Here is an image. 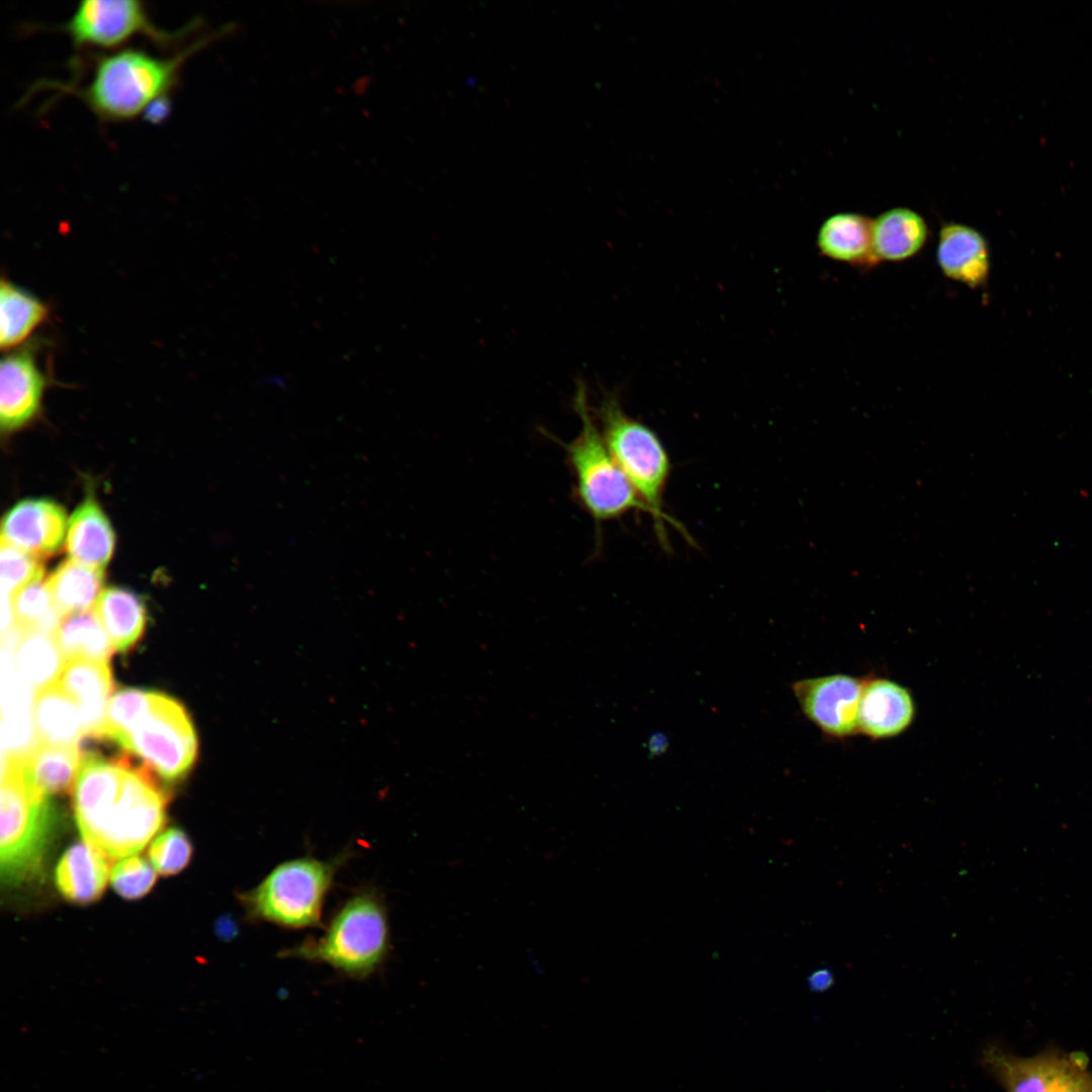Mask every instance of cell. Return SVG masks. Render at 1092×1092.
<instances>
[{
    "label": "cell",
    "mask_w": 1092,
    "mask_h": 1092,
    "mask_svg": "<svg viewBox=\"0 0 1092 1092\" xmlns=\"http://www.w3.org/2000/svg\"><path fill=\"white\" fill-rule=\"evenodd\" d=\"M167 802L154 772L132 764L127 752L83 750L73 789L75 819L84 841L108 859L140 852L163 827Z\"/></svg>",
    "instance_id": "cell-1"
},
{
    "label": "cell",
    "mask_w": 1092,
    "mask_h": 1092,
    "mask_svg": "<svg viewBox=\"0 0 1092 1092\" xmlns=\"http://www.w3.org/2000/svg\"><path fill=\"white\" fill-rule=\"evenodd\" d=\"M209 38H202L171 58H158L140 50H123L98 58L89 82L83 86L53 85L85 102L99 117L126 120L135 117L174 86L186 60Z\"/></svg>",
    "instance_id": "cell-2"
},
{
    "label": "cell",
    "mask_w": 1092,
    "mask_h": 1092,
    "mask_svg": "<svg viewBox=\"0 0 1092 1092\" xmlns=\"http://www.w3.org/2000/svg\"><path fill=\"white\" fill-rule=\"evenodd\" d=\"M390 940L383 899L377 891L364 889L341 905L322 935L285 948L279 956L325 964L345 977L363 980L384 964Z\"/></svg>",
    "instance_id": "cell-3"
},
{
    "label": "cell",
    "mask_w": 1092,
    "mask_h": 1092,
    "mask_svg": "<svg viewBox=\"0 0 1092 1092\" xmlns=\"http://www.w3.org/2000/svg\"><path fill=\"white\" fill-rule=\"evenodd\" d=\"M597 413L602 425L601 432L615 461L652 513L655 534L662 547L669 548L665 524L671 525L689 543H693L685 527L664 511L663 496L671 465L657 434L628 416L615 393H604Z\"/></svg>",
    "instance_id": "cell-4"
},
{
    "label": "cell",
    "mask_w": 1092,
    "mask_h": 1092,
    "mask_svg": "<svg viewBox=\"0 0 1092 1092\" xmlns=\"http://www.w3.org/2000/svg\"><path fill=\"white\" fill-rule=\"evenodd\" d=\"M349 857V850H344L326 860L305 855L277 864L239 895L247 919L290 929L320 925L336 875Z\"/></svg>",
    "instance_id": "cell-5"
},
{
    "label": "cell",
    "mask_w": 1092,
    "mask_h": 1092,
    "mask_svg": "<svg viewBox=\"0 0 1092 1092\" xmlns=\"http://www.w3.org/2000/svg\"><path fill=\"white\" fill-rule=\"evenodd\" d=\"M574 408L581 428L569 443L558 441L567 454L575 477V493L582 508L598 523L618 519L629 512L650 509L639 497L615 461L588 405L586 386L577 381Z\"/></svg>",
    "instance_id": "cell-6"
},
{
    "label": "cell",
    "mask_w": 1092,
    "mask_h": 1092,
    "mask_svg": "<svg viewBox=\"0 0 1092 1092\" xmlns=\"http://www.w3.org/2000/svg\"><path fill=\"white\" fill-rule=\"evenodd\" d=\"M55 820L49 797L25 783L20 761L2 762L1 871L18 884L38 874Z\"/></svg>",
    "instance_id": "cell-7"
},
{
    "label": "cell",
    "mask_w": 1092,
    "mask_h": 1092,
    "mask_svg": "<svg viewBox=\"0 0 1092 1092\" xmlns=\"http://www.w3.org/2000/svg\"><path fill=\"white\" fill-rule=\"evenodd\" d=\"M114 745L133 754L167 782L184 778L198 754L191 718L176 699L150 691L149 697Z\"/></svg>",
    "instance_id": "cell-8"
},
{
    "label": "cell",
    "mask_w": 1092,
    "mask_h": 1092,
    "mask_svg": "<svg viewBox=\"0 0 1092 1092\" xmlns=\"http://www.w3.org/2000/svg\"><path fill=\"white\" fill-rule=\"evenodd\" d=\"M980 1063L1005 1092H1092V1070L1082 1053L1051 1046L1021 1057L988 1043L981 1051Z\"/></svg>",
    "instance_id": "cell-9"
},
{
    "label": "cell",
    "mask_w": 1092,
    "mask_h": 1092,
    "mask_svg": "<svg viewBox=\"0 0 1092 1092\" xmlns=\"http://www.w3.org/2000/svg\"><path fill=\"white\" fill-rule=\"evenodd\" d=\"M189 27L179 31L162 29L152 21L141 1L85 0L79 3L61 29L70 36L74 47L80 49L116 47L136 35L169 47L182 39Z\"/></svg>",
    "instance_id": "cell-10"
},
{
    "label": "cell",
    "mask_w": 1092,
    "mask_h": 1092,
    "mask_svg": "<svg viewBox=\"0 0 1092 1092\" xmlns=\"http://www.w3.org/2000/svg\"><path fill=\"white\" fill-rule=\"evenodd\" d=\"M864 678L833 673L797 680L792 690L805 717L826 737L841 740L858 733Z\"/></svg>",
    "instance_id": "cell-11"
},
{
    "label": "cell",
    "mask_w": 1092,
    "mask_h": 1092,
    "mask_svg": "<svg viewBox=\"0 0 1092 1092\" xmlns=\"http://www.w3.org/2000/svg\"><path fill=\"white\" fill-rule=\"evenodd\" d=\"M35 342L7 351L0 363V425L13 432L31 423L40 413L46 390L53 378L39 363Z\"/></svg>",
    "instance_id": "cell-12"
},
{
    "label": "cell",
    "mask_w": 1092,
    "mask_h": 1092,
    "mask_svg": "<svg viewBox=\"0 0 1092 1092\" xmlns=\"http://www.w3.org/2000/svg\"><path fill=\"white\" fill-rule=\"evenodd\" d=\"M65 532L66 512L62 506L30 498L19 502L4 516L1 542L41 560L59 552Z\"/></svg>",
    "instance_id": "cell-13"
},
{
    "label": "cell",
    "mask_w": 1092,
    "mask_h": 1092,
    "mask_svg": "<svg viewBox=\"0 0 1092 1092\" xmlns=\"http://www.w3.org/2000/svg\"><path fill=\"white\" fill-rule=\"evenodd\" d=\"M911 691L886 677H866L858 706V733L874 740L896 737L913 723Z\"/></svg>",
    "instance_id": "cell-14"
},
{
    "label": "cell",
    "mask_w": 1092,
    "mask_h": 1092,
    "mask_svg": "<svg viewBox=\"0 0 1092 1092\" xmlns=\"http://www.w3.org/2000/svg\"><path fill=\"white\" fill-rule=\"evenodd\" d=\"M57 684L80 708L85 724L84 738L97 736L114 690L109 664L84 658L66 660Z\"/></svg>",
    "instance_id": "cell-15"
},
{
    "label": "cell",
    "mask_w": 1092,
    "mask_h": 1092,
    "mask_svg": "<svg viewBox=\"0 0 1092 1092\" xmlns=\"http://www.w3.org/2000/svg\"><path fill=\"white\" fill-rule=\"evenodd\" d=\"M936 259L947 278L971 288L981 286L989 275L990 254L985 238L977 230L963 223L947 222L942 225Z\"/></svg>",
    "instance_id": "cell-16"
},
{
    "label": "cell",
    "mask_w": 1092,
    "mask_h": 1092,
    "mask_svg": "<svg viewBox=\"0 0 1092 1092\" xmlns=\"http://www.w3.org/2000/svg\"><path fill=\"white\" fill-rule=\"evenodd\" d=\"M872 219L855 212H839L821 224L817 235L820 253L858 268L878 265L873 246Z\"/></svg>",
    "instance_id": "cell-17"
},
{
    "label": "cell",
    "mask_w": 1092,
    "mask_h": 1092,
    "mask_svg": "<svg viewBox=\"0 0 1092 1092\" xmlns=\"http://www.w3.org/2000/svg\"><path fill=\"white\" fill-rule=\"evenodd\" d=\"M114 543L107 517L93 496L87 495L69 521L66 550L70 559L104 570L112 556Z\"/></svg>",
    "instance_id": "cell-18"
},
{
    "label": "cell",
    "mask_w": 1092,
    "mask_h": 1092,
    "mask_svg": "<svg viewBox=\"0 0 1092 1092\" xmlns=\"http://www.w3.org/2000/svg\"><path fill=\"white\" fill-rule=\"evenodd\" d=\"M109 860L86 842L70 846L56 868L59 892L76 904L96 901L110 879Z\"/></svg>",
    "instance_id": "cell-19"
},
{
    "label": "cell",
    "mask_w": 1092,
    "mask_h": 1092,
    "mask_svg": "<svg viewBox=\"0 0 1092 1092\" xmlns=\"http://www.w3.org/2000/svg\"><path fill=\"white\" fill-rule=\"evenodd\" d=\"M83 759L79 745L39 743L21 760L25 783L36 794L50 797L74 789Z\"/></svg>",
    "instance_id": "cell-20"
},
{
    "label": "cell",
    "mask_w": 1092,
    "mask_h": 1092,
    "mask_svg": "<svg viewBox=\"0 0 1092 1092\" xmlns=\"http://www.w3.org/2000/svg\"><path fill=\"white\" fill-rule=\"evenodd\" d=\"M32 720L38 742L42 744L79 745L85 737L80 708L57 681L36 692Z\"/></svg>",
    "instance_id": "cell-21"
},
{
    "label": "cell",
    "mask_w": 1092,
    "mask_h": 1092,
    "mask_svg": "<svg viewBox=\"0 0 1092 1092\" xmlns=\"http://www.w3.org/2000/svg\"><path fill=\"white\" fill-rule=\"evenodd\" d=\"M874 251L878 259L904 261L918 254L927 242L928 226L916 211L906 207L888 209L872 221Z\"/></svg>",
    "instance_id": "cell-22"
},
{
    "label": "cell",
    "mask_w": 1092,
    "mask_h": 1092,
    "mask_svg": "<svg viewBox=\"0 0 1092 1092\" xmlns=\"http://www.w3.org/2000/svg\"><path fill=\"white\" fill-rule=\"evenodd\" d=\"M10 634L15 642L13 661L18 676L36 692L55 684L65 664L53 633L41 630H18Z\"/></svg>",
    "instance_id": "cell-23"
},
{
    "label": "cell",
    "mask_w": 1092,
    "mask_h": 1092,
    "mask_svg": "<svg viewBox=\"0 0 1092 1092\" xmlns=\"http://www.w3.org/2000/svg\"><path fill=\"white\" fill-rule=\"evenodd\" d=\"M0 347L10 351L30 338L51 315L49 304L8 278L0 282Z\"/></svg>",
    "instance_id": "cell-24"
},
{
    "label": "cell",
    "mask_w": 1092,
    "mask_h": 1092,
    "mask_svg": "<svg viewBox=\"0 0 1092 1092\" xmlns=\"http://www.w3.org/2000/svg\"><path fill=\"white\" fill-rule=\"evenodd\" d=\"M95 613L114 649L127 652L142 638L146 628V608L138 595L116 586L104 589L95 604Z\"/></svg>",
    "instance_id": "cell-25"
},
{
    "label": "cell",
    "mask_w": 1092,
    "mask_h": 1092,
    "mask_svg": "<svg viewBox=\"0 0 1092 1092\" xmlns=\"http://www.w3.org/2000/svg\"><path fill=\"white\" fill-rule=\"evenodd\" d=\"M103 573L72 559L61 562L47 580L60 615L89 611L103 592Z\"/></svg>",
    "instance_id": "cell-26"
},
{
    "label": "cell",
    "mask_w": 1092,
    "mask_h": 1092,
    "mask_svg": "<svg viewBox=\"0 0 1092 1092\" xmlns=\"http://www.w3.org/2000/svg\"><path fill=\"white\" fill-rule=\"evenodd\" d=\"M53 636L66 660L84 658L107 662L113 654L114 647L95 611L62 617Z\"/></svg>",
    "instance_id": "cell-27"
},
{
    "label": "cell",
    "mask_w": 1092,
    "mask_h": 1092,
    "mask_svg": "<svg viewBox=\"0 0 1092 1092\" xmlns=\"http://www.w3.org/2000/svg\"><path fill=\"white\" fill-rule=\"evenodd\" d=\"M13 627L18 630H41L53 633L62 616L58 612L47 582H30L11 597Z\"/></svg>",
    "instance_id": "cell-28"
},
{
    "label": "cell",
    "mask_w": 1092,
    "mask_h": 1092,
    "mask_svg": "<svg viewBox=\"0 0 1092 1092\" xmlns=\"http://www.w3.org/2000/svg\"><path fill=\"white\" fill-rule=\"evenodd\" d=\"M1 594L11 598L32 581L41 579V560L9 544L1 542Z\"/></svg>",
    "instance_id": "cell-29"
},
{
    "label": "cell",
    "mask_w": 1092,
    "mask_h": 1092,
    "mask_svg": "<svg viewBox=\"0 0 1092 1092\" xmlns=\"http://www.w3.org/2000/svg\"><path fill=\"white\" fill-rule=\"evenodd\" d=\"M192 844L178 828H170L155 838L149 848V858L155 870L164 876L181 872L190 861Z\"/></svg>",
    "instance_id": "cell-30"
},
{
    "label": "cell",
    "mask_w": 1092,
    "mask_h": 1092,
    "mask_svg": "<svg viewBox=\"0 0 1092 1092\" xmlns=\"http://www.w3.org/2000/svg\"><path fill=\"white\" fill-rule=\"evenodd\" d=\"M157 879V871L147 859L140 856H127L120 859L112 869L110 882L115 892L128 900L146 896Z\"/></svg>",
    "instance_id": "cell-31"
},
{
    "label": "cell",
    "mask_w": 1092,
    "mask_h": 1092,
    "mask_svg": "<svg viewBox=\"0 0 1092 1092\" xmlns=\"http://www.w3.org/2000/svg\"><path fill=\"white\" fill-rule=\"evenodd\" d=\"M170 103L166 97L155 100L145 111L147 119L153 122L161 121L169 112Z\"/></svg>",
    "instance_id": "cell-32"
},
{
    "label": "cell",
    "mask_w": 1092,
    "mask_h": 1092,
    "mask_svg": "<svg viewBox=\"0 0 1092 1092\" xmlns=\"http://www.w3.org/2000/svg\"><path fill=\"white\" fill-rule=\"evenodd\" d=\"M809 987L821 992L828 989L833 983V976L828 970H819L809 977Z\"/></svg>",
    "instance_id": "cell-33"
}]
</instances>
